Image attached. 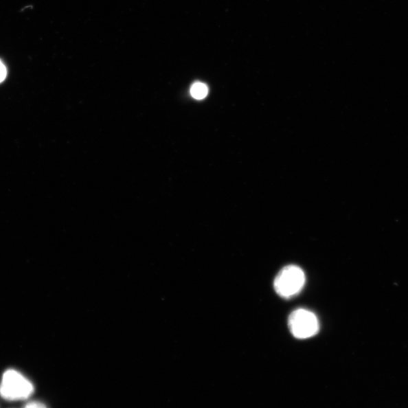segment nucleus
I'll return each instance as SVG.
<instances>
[{"mask_svg":"<svg viewBox=\"0 0 408 408\" xmlns=\"http://www.w3.org/2000/svg\"><path fill=\"white\" fill-rule=\"evenodd\" d=\"M305 282V273L301 268L287 266L278 272L275 278L274 288L280 297L291 299L301 292Z\"/></svg>","mask_w":408,"mask_h":408,"instance_id":"1","label":"nucleus"},{"mask_svg":"<svg viewBox=\"0 0 408 408\" xmlns=\"http://www.w3.org/2000/svg\"><path fill=\"white\" fill-rule=\"evenodd\" d=\"M34 387L25 376L14 370H8L0 385V396L5 400H25L32 396Z\"/></svg>","mask_w":408,"mask_h":408,"instance_id":"2","label":"nucleus"},{"mask_svg":"<svg viewBox=\"0 0 408 408\" xmlns=\"http://www.w3.org/2000/svg\"><path fill=\"white\" fill-rule=\"evenodd\" d=\"M288 327L295 338L304 339L316 335L319 331L320 325L313 313L299 308L290 315Z\"/></svg>","mask_w":408,"mask_h":408,"instance_id":"3","label":"nucleus"},{"mask_svg":"<svg viewBox=\"0 0 408 408\" xmlns=\"http://www.w3.org/2000/svg\"><path fill=\"white\" fill-rule=\"evenodd\" d=\"M191 94L196 100H203L208 94V87L204 83L195 82L192 87Z\"/></svg>","mask_w":408,"mask_h":408,"instance_id":"4","label":"nucleus"},{"mask_svg":"<svg viewBox=\"0 0 408 408\" xmlns=\"http://www.w3.org/2000/svg\"><path fill=\"white\" fill-rule=\"evenodd\" d=\"M25 408H47L45 405L40 402H30L26 405Z\"/></svg>","mask_w":408,"mask_h":408,"instance_id":"5","label":"nucleus"},{"mask_svg":"<svg viewBox=\"0 0 408 408\" xmlns=\"http://www.w3.org/2000/svg\"><path fill=\"white\" fill-rule=\"evenodd\" d=\"M6 74V68L1 60H0V82H2L5 80Z\"/></svg>","mask_w":408,"mask_h":408,"instance_id":"6","label":"nucleus"}]
</instances>
